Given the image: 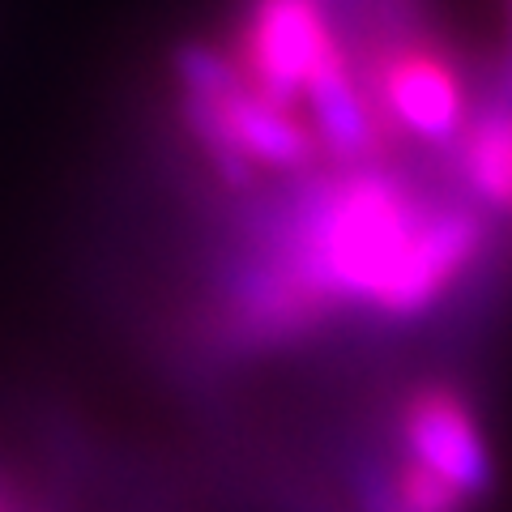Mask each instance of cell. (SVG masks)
Instances as JSON below:
<instances>
[{
	"mask_svg": "<svg viewBox=\"0 0 512 512\" xmlns=\"http://www.w3.org/2000/svg\"><path fill=\"white\" fill-rule=\"evenodd\" d=\"M0 512H13V504H9V491H5V483H0Z\"/></svg>",
	"mask_w": 512,
	"mask_h": 512,
	"instance_id": "obj_10",
	"label": "cell"
},
{
	"mask_svg": "<svg viewBox=\"0 0 512 512\" xmlns=\"http://www.w3.org/2000/svg\"><path fill=\"white\" fill-rule=\"evenodd\" d=\"M303 111H308L303 120L312 124L320 158L329 167L384 163L393 154V137L380 124L372 99H367L359 69L350 60V47L312 77L308 94H303Z\"/></svg>",
	"mask_w": 512,
	"mask_h": 512,
	"instance_id": "obj_5",
	"label": "cell"
},
{
	"mask_svg": "<svg viewBox=\"0 0 512 512\" xmlns=\"http://www.w3.org/2000/svg\"><path fill=\"white\" fill-rule=\"evenodd\" d=\"M487 90H495V94H504V99L512 103V60H504L500 69H495V77L487 82Z\"/></svg>",
	"mask_w": 512,
	"mask_h": 512,
	"instance_id": "obj_8",
	"label": "cell"
},
{
	"mask_svg": "<svg viewBox=\"0 0 512 512\" xmlns=\"http://www.w3.org/2000/svg\"><path fill=\"white\" fill-rule=\"evenodd\" d=\"M346 52L329 0H244L231 60L244 82L286 111H303L312 77Z\"/></svg>",
	"mask_w": 512,
	"mask_h": 512,
	"instance_id": "obj_3",
	"label": "cell"
},
{
	"mask_svg": "<svg viewBox=\"0 0 512 512\" xmlns=\"http://www.w3.org/2000/svg\"><path fill=\"white\" fill-rule=\"evenodd\" d=\"M248 210L333 316L384 329L436 316L478 274L495 235V218L457 184L427 188L389 158L320 163Z\"/></svg>",
	"mask_w": 512,
	"mask_h": 512,
	"instance_id": "obj_1",
	"label": "cell"
},
{
	"mask_svg": "<svg viewBox=\"0 0 512 512\" xmlns=\"http://www.w3.org/2000/svg\"><path fill=\"white\" fill-rule=\"evenodd\" d=\"M346 47L393 146L414 141L436 154L457 146V137L466 133L474 116L478 94L470 86L466 64L440 35L414 22L372 39H350Z\"/></svg>",
	"mask_w": 512,
	"mask_h": 512,
	"instance_id": "obj_2",
	"label": "cell"
},
{
	"mask_svg": "<svg viewBox=\"0 0 512 512\" xmlns=\"http://www.w3.org/2000/svg\"><path fill=\"white\" fill-rule=\"evenodd\" d=\"M453 184L491 218H512V103L483 86L474 116L448 150Z\"/></svg>",
	"mask_w": 512,
	"mask_h": 512,
	"instance_id": "obj_6",
	"label": "cell"
},
{
	"mask_svg": "<svg viewBox=\"0 0 512 512\" xmlns=\"http://www.w3.org/2000/svg\"><path fill=\"white\" fill-rule=\"evenodd\" d=\"M350 5H355V0H329V9L338 13V18H342V9H350Z\"/></svg>",
	"mask_w": 512,
	"mask_h": 512,
	"instance_id": "obj_9",
	"label": "cell"
},
{
	"mask_svg": "<svg viewBox=\"0 0 512 512\" xmlns=\"http://www.w3.org/2000/svg\"><path fill=\"white\" fill-rule=\"evenodd\" d=\"M393 448L457 487L470 504L495 491V448L478 410L457 384L419 380L393 406Z\"/></svg>",
	"mask_w": 512,
	"mask_h": 512,
	"instance_id": "obj_4",
	"label": "cell"
},
{
	"mask_svg": "<svg viewBox=\"0 0 512 512\" xmlns=\"http://www.w3.org/2000/svg\"><path fill=\"white\" fill-rule=\"evenodd\" d=\"M474 504L406 453L380 457L355 478V512H470Z\"/></svg>",
	"mask_w": 512,
	"mask_h": 512,
	"instance_id": "obj_7",
	"label": "cell"
}]
</instances>
